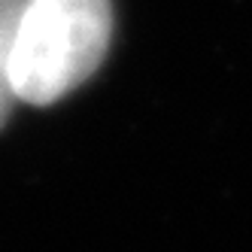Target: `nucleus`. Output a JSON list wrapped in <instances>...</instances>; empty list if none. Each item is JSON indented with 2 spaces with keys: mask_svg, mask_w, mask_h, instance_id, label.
Returning a JSON list of instances; mask_svg holds the SVG:
<instances>
[{
  "mask_svg": "<svg viewBox=\"0 0 252 252\" xmlns=\"http://www.w3.org/2000/svg\"><path fill=\"white\" fill-rule=\"evenodd\" d=\"M110 37V0H25L9 64L15 100L46 106L70 94L100 67Z\"/></svg>",
  "mask_w": 252,
  "mask_h": 252,
  "instance_id": "nucleus-1",
  "label": "nucleus"
},
{
  "mask_svg": "<svg viewBox=\"0 0 252 252\" xmlns=\"http://www.w3.org/2000/svg\"><path fill=\"white\" fill-rule=\"evenodd\" d=\"M25 0H0V125L9 119L12 110V82H9V64H12V43L15 28H19Z\"/></svg>",
  "mask_w": 252,
  "mask_h": 252,
  "instance_id": "nucleus-2",
  "label": "nucleus"
}]
</instances>
